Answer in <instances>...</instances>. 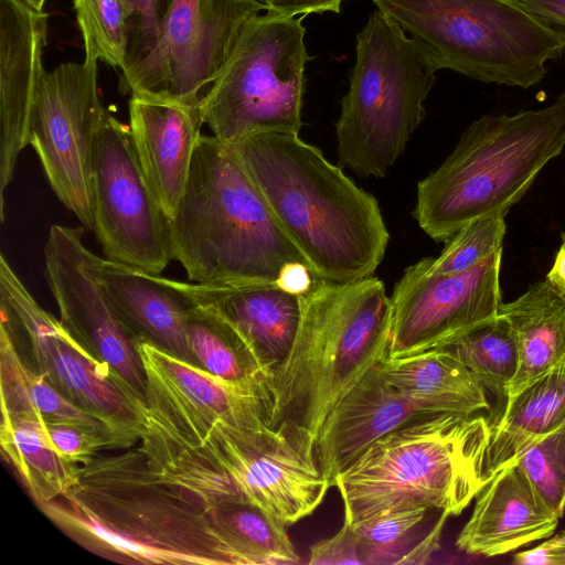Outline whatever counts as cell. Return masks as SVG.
<instances>
[{"label":"cell","mask_w":565,"mask_h":565,"mask_svg":"<svg viewBox=\"0 0 565 565\" xmlns=\"http://www.w3.org/2000/svg\"><path fill=\"white\" fill-rule=\"evenodd\" d=\"M39 508L79 545L116 562L237 565L213 515L162 484L139 448L95 456L65 494Z\"/></svg>","instance_id":"obj_1"},{"label":"cell","mask_w":565,"mask_h":565,"mask_svg":"<svg viewBox=\"0 0 565 565\" xmlns=\"http://www.w3.org/2000/svg\"><path fill=\"white\" fill-rule=\"evenodd\" d=\"M230 146L321 279L347 282L373 276L390 234L371 193L298 135L259 134Z\"/></svg>","instance_id":"obj_2"},{"label":"cell","mask_w":565,"mask_h":565,"mask_svg":"<svg viewBox=\"0 0 565 565\" xmlns=\"http://www.w3.org/2000/svg\"><path fill=\"white\" fill-rule=\"evenodd\" d=\"M169 230L173 258L194 284L282 287L295 269L311 268L232 147L213 135L199 139Z\"/></svg>","instance_id":"obj_3"},{"label":"cell","mask_w":565,"mask_h":565,"mask_svg":"<svg viewBox=\"0 0 565 565\" xmlns=\"http://www.w3.org/2000/svg\"><path fill=\"white\" fill-rule=\"evenodd\" d=\"M392 303L376 277L319 280L301 295L291 350L268 380L270 427L290 422L316 438L330 412L387 358Z\"/></svg>","instance_id":"obj_4"},{"label":"cell","mask_w":565,"mask_h":565,"mask_svg":"<svg viewBox=\"0 0 565 565\" xmlns=\"http://www.w3.org/2000/svg\"><path fill=\"white\" fill-rule=\"evenodd\" d=\"M482 415L419 416L373 443L334 480L351 524L403 509L459 515L488 482Z\"/></svg>","instance_id":"obj_5"},{"label":"cell","mask_w":565,"mask_h":565,"mask_svg":"<svg viewBox=\"0 0 565 565\" xmlns=\"http://www.w3.org/2000/svg\"><path fill=\"white\" fill-rule=\"evenodd\" d=\"M564 148L565 92L543 108L481 116L418 182L412 215L435 242L471 221L504 216Z\"/></svg>","instance_id":"obj_6"},{"label":"cell","mask_w":565,"mask_h":565,"mask_svg":"<svg viewBox=\"0 0 565 565\" xmlns=\"http://www.w3.org/2000/svg\"><path fill=\"white\" fill-rule=\"evenodd\" d=\"M428 53L381 11L356 35L350 85L335 122L339 163L358 175L383 178L426 116L436 83Z\"/></svg>","instance_id":"obj_7"},{"label":"cell","mask_w":565,"mask_h":565,"mask_svg":"<svg viewBox=\"0 0 565 565\" xmlns=\"http://www.w3.org/2000/svg\"><path fill=\"white\" fill-rule=\"evenodd\" d=\"M438 70L527 89L565 47L516 0H372Z\"/></svg>","instance_id":"obj_8"},{"label":"cell","mask_w":565,"mask_h":565,"mask_svg":"<svg viewBox=\"0 0 565 565\" xmlns=\"http://www.w3.org/2000/svg\"><path fill=\"white\" fill-rule=\"evenodd\" d=\"M303 17L270 11L253 18L218 76L204 92V124L232 145L259 134L298 135L306 64Z\"/></svg>","instance_id":"obj_9"},{"label":"cell","mask_w":565,"mask_h":565,"mask_svg":"<svg viewBox=\"0 0 565 565\" xmlns=\"http://www.w3.org/2000/svg\"><path fill=\"white\" fill-rule=\"evenodd\" d=\"M160 431L202 449L248 503L287 526L311 515L331 488L317 456L316 436L290 422L239 429L216 419L201 428Z\"/></svg>","instance_id":"obj_10"},{"label":"cell","mask_w":565,"mask_h":565,"mask_svg":"<svg viewBox=\"0 0 565 565\" xmlns=\"http://www.w3.org/2000/svg\"><path fill=\"white\" fill-rule=\"evenodd\" d=\"M0 311L25 337L38 372L60 393L110 426L129 446L140 439L143 402L61 320L35 301L3 255Z\"/></svg>","instance_id":"obj_11"},{"label":"cell","mask_w":565,"mask_h":565,"mask_svg":"<svg viewBox=\"0 0 565 565\" xmlns=\"http://www.w3.org/2000/svg\"><path fill=\"white\" fill-rule=\"evenodd\" d=\"M97 78V61L90 58L44 71L29 134L53 192L92 231L95 149L108 113Z\"/></svg>","instance_id":"obj_12"},{"label":"cell","mask_w":565,"mask_h":565,"mask_svg":"<svg viewBox=\"0 0 565 565\" xmlns=\"http://www.w3.org/2000/svg\"><path fill=\"white\" fill-rule=\"evenodd\" d=\"M263 10L259 0H171L156 46L121 72L119 89L199 103L247 23Z\"/></svg>","instance_id":"obj_13"},{"label":"cell","mask_w":565,"mask_h":565,"mask_svg":"<svg viewBox=\"0 0 565 565\" xmlns=\"http://www.w3.org/2000/svg\"><path fill=\"white\" fill-rule=\"evenodd\" d=\"M94 232L109 260L159 275L173 259L169 218L139 163L129 130L107 113L94 158Z\"/></svg>","instance_id":"obj_14"},{"label":"cell","mask_w":565,"mask_h":565,"mask_svg":"<svg viewBox=\"0 0 565 565\" xmlns=\"http://www.w3.org/2000/svg\"><path fill=\"white\" fill-rule=\"evenodd\" d=\"M500 249L475 268L436 274L426 257L405 268L391 296L392 327L386 359L440 348L495 317L502 303Z\"/></svg>","instance_id":"obj_15"},{"label":"cell","mask_w":565,"mask_h":565,"mask_svg":"<svg viewBox=\"0 0 565 565\" xmlns=\"http://www.w3.org/2000/svg\"><path fill=\"white\" fill-rule=\"evenodd\" d=\"M84 227L54 224L44 245L45 278L62 323L146 403L147 380L126 324L99 280L100 257L83 242Z\"/></svg>","instance_id":"obj_16"},{"label":"cell","mask_w":565,"mask_h":565,"mask_svg":"<svg viewBox=\"0 0 565 565\" xmlns=\"http://www.w3.org/2000/svg\"><path fill=\"white\" fill-rule=\"evenodd\" d=\"M47 14L0 0V210L18 158L29 145L38 87L44 73Z\"/></svg>","instance_id":"obj_17"},{"label":"cell","mask_w":565,"mask_h":565,"mask_svg":"<svg viewBox=\"0 0 565 565\" xmlns=\"http://www.w3.org/2000/svg\"><path fill=\"white\" fill-rule=\"evenodd\" d=\"M129 130L146 180L171 218L188 183L204 125L199 103L154 94L130 95Z\"/></svg>","instance_id":"obj_18"},{"label":"cell","mask_w":565,"mask_h":565,"mask_svg":"<svg viewBox=\"0 0 565 565\" xmlns=\"http://www.w3.org/2000/svg\"><path fill=\"white\" fill-rule=\"evenodd\" d=\"M558 520L519 465L511 461L477 493L456 546L488 557L507 554L550 537Z\"/></svg>","instance_id":"obj_19"},{"label":"cell","mask_w":565,"mask_h":565,"mask_svg":"<svg viewBox=\"0 0 565 565\" xmlns=\"http://www.w3.org/2000/svg\"><path fill=\"white\" fill-rule=\"evenodd\" d=\"M379 364L343 396L318 433L317 456L331 487L373 443L428 414L390 385Z\"/></svg>","instance_id":"obj_20"},{"label":"cell","mask_w":565,"mask_h":565,"mask_svg":"<svg viewBox=\"0 0 565 565\" xmlns=\"http://www.w3.org/2000/svg\"><path fill=\"white\" fill-rule=\"evenodd\" d=\"M193 302L223 317L271 373L288 355L301 316V295L278 285L207 286L173 280Z\"/></svg>","instance_id":"obj_21"},{"label":"cell","mask_w":565,"mask_h":565,"mask_svg":"<svg viewBox=\"0 0 565 565\" xmlns=\"http://www.w3.org/2000/svg\"><path fill=\"white\" fill-rule=\"evenodd\" d=\"M137 350L147 384L239 429L270 426L267 382H232L180 359L149 341Z\"/></svg>","instance_id":"obj_22"},{"label":"cell","mask_w":565,"mask_h":565,"mask_svg":"<svg viewBox=\"0 0 565 565\" xmlns=\"http://www.w3.org/2000/svg\"><path fill=\"white\" fill-rule=\"evenodd\" d=\"M99 280L126 324L140 340L198 364L188 335V316L193 301L172 279L100 258Z\"/></svg>","instance_id":"obj_23"},{"label":"cell","mask_w":565,"mask_h":565,"mask_svg":"<svg viewBox=\"0 0 565 565\" xmlns=\"http://www.w3.org/2000/svg\"><path fill=\"white\" fill-rule=\"evenodd\" d=\"M379 369L390 385L428 414L472 415L490 408L477 377L441 348L385 359Z\"/></svg>","instance_id":"obj_24"},{"label":"cell","mask_w":565,"mask_h":565,"mask_svg":"<svg viewBox=\"0 0 565 565\" xmlns=\"http://www.w3.org/2000/svg\"><path fill=\"white\" fill-rule=\"evenodd\" d=\"M565 423V358L507 398L499 422L490 426L488 481L533 441Z\"/></svg>","instance_id":"obj_25"},{"label":"cell","mask_w":565,"mask_h":565,"mask_svg":"<svg viewBox=\"0 0 565 565\" xmlns=\"http://www.w3.org/2000/svg\"><path fill=\"white\" fill-rule=\"evenodd\" d=\"M498 313L510 323L520 354L509 397L565 358V297L545 279L502 302Z\"/></svg>","instance_id":"obj_26"},{"label":"cell","mask_w":565,"mask_h":565,"mask_svg":"<svg viewBox=\"0 0 565 565\" xmlns=\"http://www.w3.org/2000/svg\"><path fill=\"white\" fill-rule=\"evenodd\" d=\"M0 445L38 505L62 497L77 480L79 466L58 455L44 422L33 413L2 412Z\"/></svg>","instance_id":"obj_27"},{"label":"cell","mask_w":565,"mask_h":565,"mask_svg":"<svg viewBox=\"0 0 565 565\" xmlns=\"http://www.w3.org/2000/svg\"><path fill=\"white\" fill-rule=\"evenodd\" d=\"M0 387L2 412H30L44 423H71L110 430L130 447L110 426L73 404L43 374L34 372L21 359L14 335L3 320L0 332Z\"/></svg>","instance_id":"obj_28"},{"label":"cell","mask_w":565,"mask_h":565,"mask_svg":"<svg viewBox=\"0 0 565 565\" xmlns=\"http://www.w3.org/2000/svg\"><path fill=\"white\" fill-rule=\"evenodd\" d=\"M193 355L211 374L232 382H267L271 373L216 311L193 302L188 316Z\"/></svg>","instance_id":"obj_29"},{"label":"cell","mask_w":565,"mask_h":565,"mask_svg":"<svg viewBox=\"0 0 565 565\" xmlns=\"http://www.w3.org/2000/svg\"><path fill=\"white\" fill-rule=\"evenodd\" d=\"M440 348L469 369L484 390L507 399L519 370L520 354L515 334L505 318L498 313Z\"/></svg>","instance_id":"obj_30"},{"label":"cell","mask_w":565,"mask_h":565,"mask_svg":"<svg viewBox=\"0 0 565 565\" xmlns=\"http://www.w3.org/2000/svg\"><path fill=\"white\" fill-rule=\"evenodd\" d=\"M427 508L387 512L352 524L362 565L404 564L423 541L415 536L427 516Z\"/></svg>","instance_id":"obj_31"},{"label":"cell","mask_w":565,"mask_h":565,"mask_svg":"<svg viewBox=\"0 0 565 565\" xmlns=\"http://www.w3.org/2000/svg\"><path fill=\"white\" fill-rule=\"evenodd\" d=\"M85 58L100 60L122 71L129 51V9L126 0H74Z\"/></svg>","instance_id":"obj_32"},{"label":"cell","mask_w":565,"mask_h":565,"mask_svg":"<svg viewBox=\"0 0 565 565\" xmlns=\"http://www.w3.org/2000/svg\"><path fill=\"white\" fill-rule=\"evenodd\" d=\"M512 461L519 465L539 495L561 519L565 513V423L533 441Z\"/></svg>","instance_id":"obj_33"},{"label":"cell","mask_w":565,"mask_h":565,"mask_svg":"<svg viewBox=\"0 0 565 565\" xmlns=\"http://www.w3.org/2000/svg\"><path fill=\"white\" fill-rule=\"evenodd\" d=\"M504 235L503 215L471 221L445 242L438 257H426L428 268L436 274L470 270L502 249Z\"/></svg>","instance_id":"obj_34"},{"label":"cell","mask_w":565,"mask_h":565,"mask_svg":"<svg viewBox=\"0 0 565 565\" xmlns=\"http://www.w3.org/2000/svg\"><path fill=\"white\" fill-rule=\"evenodd\" d=\"M51 443L66 461L82 466L100 449L128 448L115 433L87 425L44 423Z\"/></svg>","instance_id":"obj_35"},{"label":"cell","mask_w":565,"mask_h":565,"mask_svg":"<svg viewBox=\"0 0 565 565\" xmlns=\"http://www.w3.org/2000/svg\"><path fill=\"white\" fill-rule=\"evenodd\" d=\"M129 9V51L125 72L142 61L156 46L161 21L171 0H126Z\"/></svg>","instance_id":"obj_36"},{"label":"cell","mask_w":565,"mask_h":565,"mask_svg":"<svg viewBox=\"0 0 565 565\" xmlns=\"http://www.w3.org/2000/svg\"><path fill=\"white\" fill-rule=\"evenodd\" d=\"M310 565H362L352 524L343 520L341 529L332 536L312 544Z\"/></svg>","instance_id":"obj_37"},{"label":"cell","mask_w":565,"mask_h":565,"mask_svg":"<svg viewBox=\"0 0 565 565\" xmlns=\"http://www.w3.org/2000/svg\"><path fill=\"white\" fill-rule=\"evenodd\" d=\"M565 47V0H516Z\"/></svg>","instance_id":"obj_38"},{"label":"cell","mask_w":565,"mask_h":565,"mask_svg":"<svg viewBox=\"0 0 565 565\" xmlns=\"http://www.w3.org/2000/svg\"><path fill=\"white\" fill-rule=\"evenodd\" d=\"M512 563L516 565H565V530L552 534L536 547L516 553Z\"/></svg>","instance_id":"obj_39"},{"label":"cell","mask_w":565,"mask_h":565,"mask_svg":"<svg viewBox=\"0 0 565 565\" xmlns=\"http://www.w3.org/2000/svg\"><path fill=\"white\" fill-rule=\"evenodd\" d=\"M270 11L286 17L307 15L309 13H340L343 0H259Z\"/></svg>","instance_id":"obj_40"},{"label":"cell","mask_w":565,"mask_h":565,"mask_svg":"<svg viewBox=\"0 0 565 565\" xmlns=\"http://www.w3.org/2000/svg\"><path fill=\"white\" fill-rule=\"evenodd\" d=\"M546 280L556 291L565 297V237L546 275Z\"/></svg>","instance_id":"obj_41"},{"label":"cell","mask_w":565,"mask_h":565,"mask_svg":"<svg viewBox=\"0 0 565 565\" xmlns=\"http://www.w3.org/2000/svg\"><path fill=\"white\" fill-rule=\"evenodd\" d=\"M20 4L35 13H44L46 0H17Z\"/></svg>","instance_id":"obj_42"}]
</instances>
